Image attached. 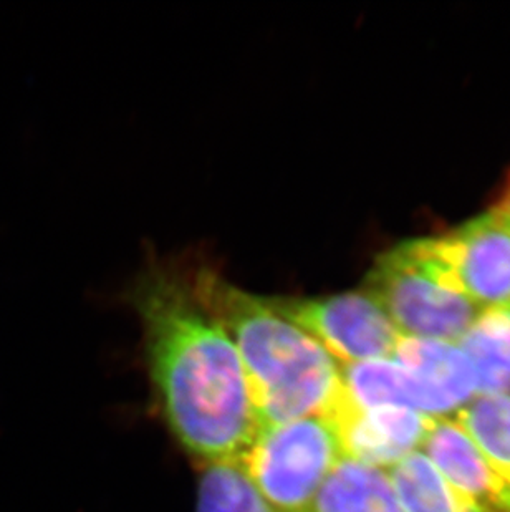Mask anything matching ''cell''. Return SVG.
<instances>
[{
	"mask_svg": "<svg viewBox=\"0 0 510 512\" xmlns=\"http://www.w3.org/2000/svg\"><path fill=\"white\" fill-rule=\"evenodd\" d=\"M151 380L184 450L206 464L241 463L260 430L246 370L194 272L150 266L131 292Z\"/></svg>",
	"mask_w": 510,
	"mask_h": 512,
	"instance_id": "6da1fadb",
	"label": "cell"
},
{
	"mask_svg": "<svg viewBox=\"0 0 510 512\" xmlns=\"http://www.w3.org/2000/svg\"><path fill=\"white\" fill-rule=\"evenodd\" d=\"M207 304L241 355L262 426L328 418L343 398L342 365L269 297L239 289L209 267L194 271Z\"/></svg>",
	"mask_w": 510,
	"mask_h": 512,
	"instance_id": "7a4b0ae2",
	"label": "cell"
},
{
	"mask_svg": "<svg viewBox=\"0 0 510 512\" xmlns=\"http://www.w3.org/2000/svg\"><path fill=\"white\" fill-rule=\"evenodd\" d=\"M363 290L401 337L456 343L481 314L462 294L434 239L401 242L376 257Z\"/></svg>",
	"mask_w": 510,
	"mask_h": 512,
	"instance_id": "3957f363",
	"label": "cell"
},
{
	"mask_svg": "<svg viewBox=\"0 0 510 512\" xmlns=\"http://www.w3.org/2000/svg\"><path fill=\"white\" fill-rule=\"evenodd\" d=\"M337 431L320 416L262 426L241 466L274 512H307L342 458Z\"/></svg>",
	"mask_w": 510,
	"mask_h": 512,
	"instance_id": "277c9868",
	"label": "cell"
},
{
	"mask_svg": "<svg viewBox=\"0 0 510 512\" xmlns=\"http://www.w3.org/2000/svg\"><path fill=\"white\" fill-rule=\"evenodd\" d=\"M285 319L317 340L340 365L393 358L401 335L366 290L322 297H269Z\"/></svg>",
	"mask_w": 510,
	"mask_h": 512,
	"instance_id": "5b68a950",
	"label": "cell"
},
{
	"mask_svg": "<svg viewBox=\"0 0 510 512\" xmlns=\"http://www.w3.org/2000/svg\"><path fill=\"white\" fill-rule=\"evenodd\" d=\"M434 241L462 294L477 309L510 307V214L506 209L497 206Z\"/></svg>",
	"mask_w": 510,
	"mask_h": 512,
	"instance_id": "8992f818",
	"label": "cell"
},
{
	"mask_svg": "<svg viewBox=\"0 0 510 512\" xmlns=\"http://www.w3.org/2000/svg\"><path fill=\"white\" fill-rule=\"evenodd\" d=\"M325 420L337 431L343 456L390 469L414 451H421L434 418L398 406L358 408L345 392Z\"/></svg>",
	"mask_w": 510,
	"mask_h": 512,
	"instance_id": "52a82bcc",
	"label": "cell"
},
{
	"mask_svg": "<svg viewBox=\"0 0 510 512\" xmlns=\"http://www.w3.org/2000/svg\"><path fill=\"white\" fill-rule=\"evenodd\" d=\"M393 360L418 383L431 418H449L477 395L474 370L456 343L400 337Z\"/></svg>",
	"mask_w": 510,
	"mask_h": 512,
	"instance_id": "ba28073f",
	"label": "cell"
},
{
	"mask_svg": "<svg viewBox=\"0 0 510 512\" xmlns=\"http://www.w3.org/2000/svg\"><path fill=\"white\" fill-rule=\"evenodd\" d=\"M424 455L454 488L486 512H510V488L453 418H434Z\"/></svg>",
	"mask_w": 510,
	"mask_h": 512,
	"instance_id": "9c48e42d",
	"label": "cell"
},
{
	"mask_svg": "<svg viewBox=\"0 0 510 512\" xmlns=\"http://www.w3.org/2000/svg\"><path fill=\"white\" fill-rule=\"evenodd\" d=\"M307 512H403L386 469L342 456Z\"/></svg>",
	"mask_w": 510,
	"mask_h": 512,
	"instance_id": "30bf717a",
	"label": "cell"
},
{
	"mask_svg": "<svg viewBox=\"0 0 510 512\" xmlns=\"http://www.w3.org/2000/svg\"><path fill=\"white\" fill-rule=\"evenodd\" d=\"M456 345L471 363L479 397L509 395L510 307L482 310Z\"/></svg>",
	"mask_w": 510,
	"mask_h": 512,
	"instance_id": "8fae6325",
	"label": "cell"
},
{
	"mask_svg": "<svg viewBox=\"0 0 510 512\" xmlns=\"http://www.w3.org/2000/svg\"><path fill=\"white\" fill-rule=\"evenodd\" d=\"M348 398L358 408L398 406L428 415V403L418 383L393 358L342 365Z\"/></svg>",
	"mask_w": 510,
	"mask_h": 512,
	"instance_id": "7c38bea8",
	"label": "cell"
},
{
	"mask_svg": "<svg viewBox=\"0 0 510 512\" xmlns=\"http://www.w3.org/2000/svg\"><path fill=\"white\" fill-rule=\"evenodd\" d=\"M388 474L403 512H486L419 451L391 466Z\"/></svg>",
	"mask_w": 510,
	"mask_h": 512,
	"instance_id": "4fadbf2b",
	"label": "cell"
},
{
	"mask_svg": "<svg viewBox=\"0 0 510 512\" xmlns=\"http://www.w3.org/2000/svg\"><path fill=\"white\" fill-rule=\"evenodd\" d=\"M456 421L510 488V395L474 398Z\"/></svg>",
	"mask_w": 510,
	"mask_h": 512,
	"instance_id": "5bb4252c",
	"label": "cell"
},
{
	"mask_svg": "<svg viewBox=\"0 0 510 512\" xmlns=\"http://www.w3.org/2000/svg\"><path fill=\"white\" fill-rule=\"evenodd\" d=\"M196 512H274L239 463L207 464Z\"/></svg>",
	"mask_w": 510,
	"mask_h": 512,
	"instance_id": "9a60e30c",
	"label": "cell"
},
{
	"mask_svg": "<svg viewBox=\"0 0 510 512\" xmlns=\"http://www.w3.org/2000/svg\"><path fill=\"white\" fill-rule=\"evenodd\" d=\"M499 208L506 209L507 213L510 214V178L509 181H507L506 189H504V196H502Z\"/></svg>",
	"mask_w": 510,
	"mask_h": 512,
	"instance_id": "2e32d148",
	"label": "cell"
}]
</instances>
